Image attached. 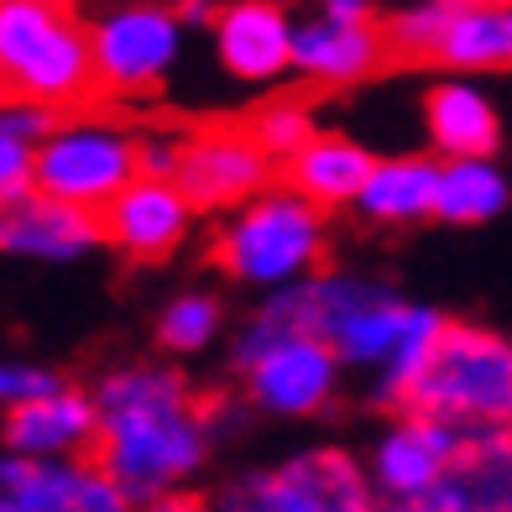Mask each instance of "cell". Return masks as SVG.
I'll use <instances>...</instances> for the list:
<instances>
[{"instance_id": "6da1fadb", "label": "cell", "mask_w": 512, "mask_h": 512, "mask_svg": "<svg viewBox=\"0 0 512 512\" xmlns=\"http://www.w3.org/2000/svg\"><path fill=\"white\" fill-rule=\"evenodd\" d=\"M89 387L100 403L95 460L131 507L189 492L209 471L215 434L204 424V398L173 361H121Z\"/></svg>"}, {"instance_id": "7a4b0ae2", "label": "cell", "mask_w": 512, "mask_h": 512, "mask_svg": "<svg viewBox=\"0 0 512 512\" xmlns=\"http://www.w3.org/2000/svg\"><path fill=\"white\" fill-rule=\"evenodd\" d=\"M267 304L283 319L330 340L345 371L366 377L371 403L382 408L408 403L418 371H424L439 330H445V314L434 304H413L382 277L340 267H319L304 283L267 293Z\"/></svg>"}, {"instance_id": "3957f363", "label": "cell", "mask_w": 512, "mask_h": 512, "mask_svg": "<svg viewBox=\"0 0 512 512\" xmlns=\"http://www.w3.org/2000/svg\"><path fill=\"white\" fill-rule=\"evenodd\" d=\"M230 377L246 392V403L262 418L304 424L330 413L345 382V361L324 335L283 319L267 298L230 340Z\"/></svg>"}, {"instance_id": "277c9868", "label": "cell", "mask_w": 512, "mask_h": 512, "mask_svg": "<svg viewBox=\"0 0 512 512\" xmlns=\"http://www.w3.org/2000/svg\"><path fill=\"white\" fill-rule=\"evenodd\" d=\"M324 256H330V209L293 189L288 178L230 209L215 230V267L262 298L304 283L324 267Z\"/></svg>"}, {"instance_id": "5b68a950", "label": "cell", "mask_w": 512, "mask_h": 512, "mask_svg": "<svg viewBox=\"0 0 512 512\" xmlns=\"http://www.w3.org/2000/svg\"><path fill=\"white\" fill-rule=\"evenodd\" d=\"M95 89V48L74 6L0 0V95L74 110L89 105Z\"/></svg>"}, {"instance_id": "8992f818", "label": "cell", "mask_w": 512, "mask_h": 512, "mask_svg": "<svg viewBox=\"0 0 512 512\" xmlns=\"http://www.w3.org/2000/svg\"><path fill=\"white\" fill-rule=\"evenodd\" d=\"M408 408L445 418L460 434L512 424V335L476 319H445Z\"/></svg>"}, {"instance_id": "52a82bcc", "label": "cell", "mask_w": 512, "mask_h": 512, "mask_svg": "<svg viewBox=\"0 0 512 512\" xmlns=\"http://www.w3.org/2000/svg\"><path fill=\"white\" fill-rule=\"evenodd\" d=\"M215 512H377L366 460L345 445H304L209 492Z\"/></svg>"}, {"instance_id": "ba28073f", "label": "cell", "mask_w": 512, "mask_h": 512, "mask_svg": "<svg viewBox=\"0 0 512 512\" xmlns=\"http://www.w3.org/2000/svg\"><path fill=\"white\" fill-rule=\"evenodd\" d=\"M136 173H142V131L126 126L121 115H105L89 105L58 110L53 131L37 142L32 157L37 189H48L68 204H84L95 215Z\"/></svg>"}, {"instance_id": "9c48e42d", "label": "cell", "mask_w": 512, "mask_h": 512, "mask_svg": "<svg viewBox=\"0 0 512 512\" xmlns=\"http://www.w3.org/2000/svg\"><path fill=\"white\" fill-rule=\"evenodd\" d=\"M89 48H95V79L110 100H152L178 74L189 27L178 6L162 0H126L89 21Z\"/></svg>"}, {"instance_id": "30bf717a", "label": "cell", "mask_w": 512, "mask_h": 512, "mask_svg": "<svg viewBox=\"0 0 512 512\" xmlns=\"http://www.w3.org/2000/svg\"><path fill=\"white\" fill-rule=\"evenodd\" d=\"M277 178H283V162L256 142L251 126L209 121V126L183 131L178 183L189 189V199L204 215H230V209H241Z\"/></svg>"}, {"instance_id": "8fae6325", "label": "cell", "mask_w": 512, "mask_h": 512, "mask_svg": "<svg viewBox=\"0 0 512 512\" xmlns=\"http://www.w3.org/2000/svg\"><path fill=\"white\" fill-rule=\"evenodd\" d=\"M455 450H460V429L403 403L382 418V429L371 434L361 460H366L371 486H377V502H418L439 492Z\"/></svg>"}, {"instance_id": "7c38bea8", "label": "cell", "mask_w": 512, "mask_h": 512, "mask_svg": "<svg viewBox=\"0 0 512 512\" xmlns=\"http://www.w3.org/2000/svg\"><path fill=\"white\" fill-rule=\"evenodd\" d=\"M199 215L204 209L189 199V189H183L178 178L136 173L126 189L100 209V230H105V246L121 251L126 262L157 267V262H168V256H178L189 246Z\"/></svg>"}, {"instance_id": "4fadbf2b", "label": "cell", "mask_w": 512, "mask_h": 512, "mask_svg": "<svg viewBox=\"0 0 512 512\" xmlns=\"http://www.w3.org/2000/svg\"><path fill=\"white\" fill-rule=\"evenodd\" d=\"M0 512H131V497L95 455L37 460L0 445Z\"/></svg>"}, {"instance_id": "5bb4252c", "label": "cell", "mask_w": 512, "mask_h": 512, "mask_svg": "<svg viewBox=\"0 0 512 512\" xmlns=\"http://www.w3.org/2000/svg\"><path fill=\"white\" fill-rule=\"evenodd\" d=\"M0 445L37 460H89L100 445L95 387H74L58 377L53 387L27 392L0 413Z\"/></svg>"}, {"instance_id": "9a60e30c", "label": "cell", "mask_w": 512, "mask_h": 512, "mask_svg": "<svg viewBox=\"0 0 512 512\" xmlns=\"http://www.w3.org/2000/svg\"><path fill=\"white\" fill-rule=\"evenodd\" d=\"M293 32L298 16L283 0H225L209 27V48L236 84L267 89L293 74Z\"/></svg>"}, {"instance_id": "2e32d148", "label": "cell", "mask_w": 512, "mask_h": 512, "mask_svg": "<svg viewBox=\"0 0 512 512\" xmlns=\"http://www.w3.org/2000/svg\"><path fill=\"white\" fill-rule=\"evenodd\" d=\"M95 246H105L95 209L68 204L48 189H37V183L0 199V251L6 256H21V262H79Z\"/></svg>"}, {"instance_id": "e0dca14e", "label": "cell", "mask_w": 512, "mask_h": 512, "mask_svg": "<svg viewBox=\"0 0 512 512\" xmlns=\"http://www.w3.org/2000/svg\"><path fill=\"white\" fill-rule=\"evenodd\" d=\"M392 58L382 21H345L330 11L298 16L293 32V74L314 89H356L366 79L382 74V63Z\"/></svg>"}, {"instance_id": "ac0fdd59", "label": "cell", "mask_w": 512, "mask_h": 512, "mask_svg": "<svg viewBox=\"0 0 512 512\" xmlns=\"http://www.w3.org/2000/svg\"><path fill=\"white\" fill-rule=\"evenodd\" d=\"M418 126L434 157H492L502 147V110L476 74H445L418 100Z\"/></svg>"}, {"instance_id": "d6986e66", "label": "cell", "mask_w": 512, "mask_h": 512, "mask_svg": "<svg viewBox=\"0 0 512 512\" xmlns=\"http://www.w3.org/2000/svg\"><path fill=\"white\" fill-rule=\"evenodd\" d=\"M356 215L366 225H424L439 209V157L434 152H392L371 162L366 189L356 194Z\"/></svg>"}, {"instance_id": "ffe728a7", "label": "cell", "mask_w": 512, "mask_h": 512, "mask_svg": "<svg viewBox=\"0 0 512 512\" xmlns=\"http://www.w3.org/2000/svg\"><path fill=\"white\" fill-rule=\"evenodd\" d=\"M434 497L450 512H512V424L460 434Z\"/></svg>"}, {"instance_id": "44dd1931", "label": "cell", "mask_w": 512, "mask_h": 512, "mask_svg": "<svg viewBox=\"0 0 512 512\" xmlns=\"http://www.w3.org/2000/svg\"><path fill=\"white\" fill-rule=\"evenodd\" d=\"M371 162L377 157H371L351 131L319 126L309 142L283 162V178L293 189H304L309 199H319L324 209H351L356 194L366 189V178H371Z\"/></svg>"}, {"instance_id": "7402d4cb", "label": "cell", "mask_w": 512, "mask_h": 512, "mask_svg": "<svg viewBox=\"0 0 512 512\" xmlns=\"http://www.w3.org/2000/svg\"><path fill=\"white\" fill-rule=\"evenodd\" d=\"M434 63L445 74H502L512 68V6L497 0H460L445 16Z\"/></svg>"}, {"instance_id": "603a6c76", "label": "cell", "mask_w": 512, "mask_h": 512, "mask_svg": "<svg viewBox=\"0 0 512 512\" xmlns=\"http://www.w3.org/2000/svg\"><path fill=\"white\" fill-rule=\"evenodd\" d=\"M512 204V178L492 157H439V209L445 225H486Z\"/></svg>"}, {"instance_id": "cb8c5ba5", "label": "cell", "mask_w": 512, "mask_h": 512, "mask_svg": "<svg viewBox=\"0 0 512 512\" xmlns=\"http://www.w3.org/2000/svg\"><path fill=\"white\" fill-rule=\"evenodd\" d=\"M220 335H225V304L204 288L173 293L152 319V340L168 356H204V351L220 345Z\"/></svg>"}, {"instance_id": "d4e9b609", "label": "cell", "mask_w": 512, "mask_h": 512, "mask_svg": "<svg viewBox=\"0 0 512 512\" xmlns=\"http://www.w3.org/2000/svg\"><path fill=\"white\" fill-rule=\"evenodd\" d=\"M53 121H58L53 105H37V100H21V95H0V199L21 194L32 183L37 142L53 131Z\"/></svg>"}, {"instance_id": "484cf974", "label": "cell", "mask_w": 512, "mask_h": 512, "mask_svg": "<svg viewBox=\"0 0 512 512\" xmlns=\"http://www.w3.org/2000/svg\"><path fill=\"white\" fill-rule=\"evenodd\" d=\"M445 16H450L445 0H392V11H387V21H382L392 58L434 63L439 37H445Z\"/></svg>"}, {"instance_id": "4316f807", "label": "cell", "mask_w": 512, "mask_h": 512, "mask_svg": "<svg viewBox=\"0 0 512 512\" xmlns=\"http://www.w3.org/2000/svg\"><path fill=\"white\" fill-rule=\"evenodd\" d=\"M246 126L256 131V142H262L277 162H288V157L319 131L314 110H309L304 100H293V95H272V100H262V105L251 110V121H246Z\"/></svg>"}, {"instance_id": "83f0119b", "label": "cell", "mask_w": 512, "mask_h": 512, "mask_svg": "<svg viewBox=\"0 0 512 512\" xmlns=\"http://www.w3.org/2000/svg\"><path fill=\"white\" fill-rule=\"evenodd\" d=\"M251 403H246V392L236 387V392H215V398H204V424H209V434H215V445L220 439H236V434H246V424H251Z\"/></svg>"}, {"instance_id": "f1b7e54d", "label": "cell", "mask_w": 512, "mask_h": 512, "mask_svg": "<svg viewBox=\"0 0 512 512\" xmlns=\"http://www.w3.org/2000/svg\"><path fill=\"white\" fill-rule=\"evenodd\" d=\"M53 382H58V371H48V366H32V361H0V413H6L11 403H21L27 392L53 387Z\"/></svg>"}, {"instance_id": "f546056e", "label": "cell", "mask_w": 512, "mask_h": 512, "mask_svg": "<svg viewBox=\"0 0 512 512\" xmlns=\"http://www.w3.org/2000/svg\"><path fill=\"white\" fill-rule=\"evenodd\" d=\"M178 157H183V131H173V126L142 131V173L178 178Z\"/></svg>"}, {"instance_id": "4dcf8cb0", "label": "cell", "mask_w": 512, "mask_h": 512, "mask_svg": "<svg viewBox=\"0 0 512 512\" xmlns=\"http://www.w3.org/2000/svg\"><path fill=\"white\" fill-rule=\"evenodd\" d=\"M173 6H178V16H183V27H189V32H209L225 0H173Z\"/></svg>"}, {"instance_id": "1f68e13d", "label": "cell", "mask_w": 512, "mask_h": 512, "mask_svg": "<svg viewBox=\"0 0 512 512\" xmlns=\"http://www.w3.org/2000/svg\"><path fill=\"white\" fill-rule=\"evenodd\" d=\"M131 512H215V507H209V497L173 492V497H157V502H136Z\"/></svg>"}, {"instance_id": "d6a6232c", "label": "cell", "mask_w": 512, "mask_h": 512, "mask_svg": "<svg viewBox=\"0 0 512 512\" xmlns=\"http://www.w3.org/2000/svg\"><path fill=\"white\" fill-rule=\"evenodd\" d=\"M319 11L345 16V21H377V0H319Z\"/></svg>"}, {"instance_id": "836d02e7", "label": "cell", "mask_w": 512, "mask_h": 512, "mask_svg": "<svg viewBox=\"0 0 512 512\" xmlns=\"http://www.w3.org/2000/svg\"><path fill=\"white\" fill-rule=\"evenodd\" d=\"M377 512H450L439 497H418V502H377Z\"/></svg>"}, {"instance_id": "e575fe53", "label": "cell", "mask_w": 512, "mask_h": 512, "mask_svg": "<svg viewBox=\"0 0 512 512\" xmlns=\"http://www.w3.org/2000/svg\"><path fill=\"white\" fill-rule=\"evenodd\" d=\"M42 6H74V0H42Z\"/></svg>"}, {"instance_id": "d590c367", "label": "cell", "mask_w": 512, "mask_h": 512, "mask_svg": "<svg viewBox=\"0 0 512 512\" xmlns=\"http://www.w3.org/2000/svg\"><path fill=\"white\" fill-rule=\"evenodd\" d=\"M497 6H512V0H497Z\"/></svg>"}, {"instance_id": "8d00e7d4", "label": "cell", "mask_w": 512, "mask_h": 512, "mask_svg": "<svg viewBox=\"0 0 512 512\" xmlns=\"http://www.w3.org/2000/svg\"><path fill=\"white\" fill-rule=\"evenodd\" d=\"M445 6H460V0H445Z\"/></svg>"}]
</instances>
